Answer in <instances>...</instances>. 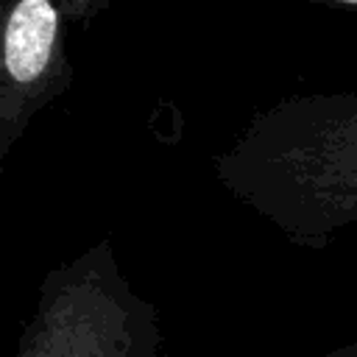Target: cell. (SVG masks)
<instances>
[{
    "label": "cell",
    "mask_w": 357,
    "mask_h": 357,
    "mask_svg": "<svg viewBox=\"0 0 357 357\" xmlns=\"http://www.w3.org/2000/svg\"><path fill=\"white\" fill-rule=\"evenodd\" d=\"M315 357H357V337L349 340V343L332 346V349H326V351H321V354H315Z\"/></svg>",
    "instance_id": "3957f363"
},
{
    "label": "cell",
    "mask_w": 357,
    "mask_h": 357,
    "mask_svg": "<svg viewBox=\"0 0 357 357\" xmlns=\"http://www.w3.org/2000/svg\"><path fill=\"white\" fill-rule=\"evenodd\" d=\"M159 310L92 251L50 273L17 340L14 357H162Z\"/></svg>",
    "instance_id": "6da1fadb"
},
{
    "label": "cell",
    "mask_w": 357,
    "mask_h": 357,
    "mask_svg": "<svg viewBox=\"0 0 357 357\" xmlns=\"http://www.w3.org/2000/svg\"><path fill=\"white\" fill-rule=\"evenodd\" d=\"M56 42L50 0H20L6 25V70L17 84H31L47 67Z\"/></svg>",
    "instance_id": "7a4b0ae2"
},
{
    "label": "cell",
    "mask_w": 357,
    "mask_h": 357,
    "mask_svg": "<svg viewBox=\"0 0 357 357\" xmlns=\"http://www.w3.org/2000/svg\"><path fill=\"white\" fill-rule=\"evenodd\" d=\"M340 3H357V0H340Z\"/></svg>",
    "instance_id": "277c9868"
}]
</instances>
